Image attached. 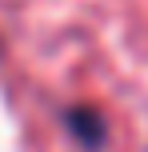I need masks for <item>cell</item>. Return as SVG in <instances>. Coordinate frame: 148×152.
<instances>
[{
    "mask_svg": "<svg viewBox=\"0 0 148 152\" xmlns=\"http://www.w3.org/2000/svg\"><path fill=\"white\" fill-rule=\"evenodd\" d=\"M68 128L76 132V140L84 148H100L104 144V120L96 108H72L68 112Z\"/></svg>",
    "mask_w": 148,
    "mask_h": 152,
    "instance_id": "1",
    "label": "cell"
}]
</instances>
